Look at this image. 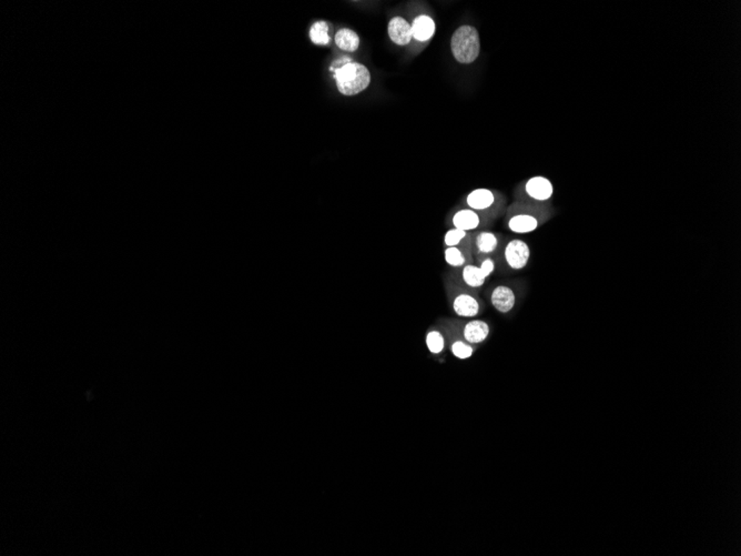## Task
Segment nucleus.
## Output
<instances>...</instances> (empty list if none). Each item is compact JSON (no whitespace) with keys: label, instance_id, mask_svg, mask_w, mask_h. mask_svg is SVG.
Listing matches in <instances>:
<instances>
[{"label":"nucleus","instance_id":"nucleus-1","mask_svg":"<svg viewBox=\"0 0 741 556\" xmlns=\"http://www.w3.org/2000/svg\"><path fill=\"white\" fill-rule=\"evenodd\" d=\"M444 287L452 310L459 318L473 319L484 310V302L482 301L479 294L473 289L466 287L457 274H446Z\"/></svg>","mask_w":741,"mask_h":556},{"label":"nucleus","instance_id":"nucleus-2","mask_svg":"<svg viewBox=\"0 0 741 556\" xmlns=\"http://www.w3.org/2000/svg\"><path fill=\"white\" fill-rule=\"evenodd\" d=\"M545 205L518 201L509 207L506 227L516 235L534 233L550 218Z\"/></svg>","mask_w":741,"mask_h":556},{"label":"nucleus","instance_id":"nucleus-3","mask_svg":"<svg viewBox=\"0 0 741 556\" xmlns=\"http://www.w3.org/2000/svg\"><path fill=\"white\" fill-rule=\"evenodd\" d=\"M451 50L459 64H473L481 53V39L477 29L470 25L457 28L452 36Z\"/></svg>","mask_w":741,"mask_h":556},{"label":"nucleus","instance_id":"nucleus-4","mask_svg":"<svg viewBox=\"0 0 741 556\" xmlns=\"http://www.w3.org/2000/svg\"><path fill=\"white\" fill-rule=\"evenodd\" d=\"M333 72L339 92L344 96H355L370 86V74L364 65L352 61Z\"/></svg>","mask_w":741,"mask_h":556},{"label":"nucleus","instance_id":"nucleus-5","mask_svg":"<svg viewBox=\"0 0 741 556\" xmlns=\"http://www.w3.org/2000/svg\"><path fill=\"white\" fill-rule=\"evenodd\" d=\"M531 246L522 239L509 240L502 250V260L511 271H520L529 266Z\"/></svg>","mask_w":741,"mask_h":556},{"label":"nucleus","instance_id":"nucleus-6","mask_svg":"<svg viewBox=\"0 0 741 556\" xmlns=\"http://www.w3.org/2000/svg\"><path fill=\"white\" fill-rule=\"evenodd\" d=\"M520 194L525 196L523 201L545 205L554 196V185L544 176H534L524 183Z\"/></svg>","mask_w":741,"mask_h":556},{"label":"nucleus","instance_id":"nucleus-7","mask_svg":"<svg viewBox=\"0 0 741 556\" xmlns=\"http://www.w3.org/2000/svg\"><path fill=\"white\" fill-rule=\"evenodd\" d=\"M441 328H442L443 332L445 333L446 344L454 357L459 360H468L474 355L475 346L463 339L462 335H459L457 331L453 320H445Z\"/></svg>","mask_w":741,"mask_h":556},{"label":"nucleus","instance_id":"nucleus-8","mask_svg":"<svg viewBox=\"0 0 741 556\" xmlns=\"http://www.w3.org/2000/svg\"><path fill=\"white\" fill-rule=\"evenodd\" d=\"M518 294L512 285L502 283L492 289L490 302L492 307L502 314H509L518 305Z\"/></svg>","mask_w":741,"mask_h":556},{"label":"nucleus","instance_id":"nucleus-9","mask_svg":"<svg viewBox=\"0 0 741 556\" xmlns=\"http://www.w3.org/2000/svg\"><path fill=\"white\" fill-rule=\"evenodd\" d=\"M453 322L459 335H462L463 339L472 346H479L490 337V324L483 320H470L466 322L453 320Z\"/></svg>","mask_w":741,"mask_h":556},{"label":"nucleus","instance_id":"nucleus-10","mask_svg":"<svg viewBox=\"0 0 741 556\" xmlns=\"http://www.w3.org/2000/svg\"><path fill=\"white\" fill-rule=\"evenodd\" d=\"M500 201H501V198L497 192L492 189H474L466 196L468 207L479 213L495 210Z\"/></svg>","mask_w":741,"mask_h":556},{"label":"nucleus","instance_id":"nucleus-11","mask_svg":"<svg viewBox=\"0 0 741 556\" xmlns=\"http://www.w3.org/2000/svg\"><path fill=\"white\" fill-rule=\"evenodd\" d=\"M501 238L492 231H481L476 233L473 240V252L479 259L491 257L500 249Z\"/></svg>","mask_w":741,"mask_h":556},{"label":"nucleus","instance_id":"nucleus-12","mask_svg":"<svg viewBox=\"0 0 741 556\" xmlns=\"http://www.w3.org/2000/svg\"><path fill=\"white\" fill-rule=\"evenodd\" d=\"M387 33L391 40L398 46H407L413 39L412 26L402 17H394L390 20Z\"/></svg>","mask_w":741,"mask_h":556},{"label":"nucleus","instance_id":"nucleus-13","mask_svg":"<svg viewBox=\"0 0 741 556\" xmlns=\"http://www.w3.org/2000/svg\"><path fill=\"white\" fill-rule=\"evenodd\" d=\"M481 213L472 210L470 208L461 209L454 213L452 217V224L457 229L463 230L465 233L479 229L482 226Z\"/></svg>","mask_w":741,"mask_h":556},{"label":"nucleus","instance_id":"nucleus-14","mask_svg":"<svg viewBox=\"0 0 741 556\" xmlns=\"http://www.w3.org/2000/svg\"><path fill=\"white\" fill-rule=\"evenodd\" d=\"M455 274L466 287L475 291L481 289L487 280L479 267L477 264H474V263L466 264V266L461 268L459 273Z\"/></svg>","mask_w":741,"mask_h":556},{"label":"nucleus","instance_id":"nucleus-15","mask_svg":"<svg viewBox=\"0 0 741 556\" xmlns=\"http://www.w3.org/2000/svg\"><path fill=\"white\" fill-rule=\"evenodd\" d=\"M411 26H412L413 38L420 42H427L434 36L435 31H436L434 19L427 15H420L416 17Z\"/></svg>","mask_w":741,"mask_h":556},{"label":"nucleus","instance_id":"nucleus-16","mask_svg":"<svg viewBox=\"0 0 741 556\" xmlns=\"http://www.w3.org/2000/svg\"><path fill=\"white\" fill-rule=\"evenodd\" d=\"M445 262L452 268L461 269L466 264L472 263V253L465 252L462 248L457 246H448L444 251Z\"/></svg>","mask_w":741,"mask_h":556},{"label":"nucleus","instance_id":"nucleus-17","mask_svg":"<svg viewBox=\"0 0 741 556\" xmlns=\"http://www.w3.org/2000/svg\"><path fill=\"white\" fill-rule=\"evenodd\" d=\"M334 40L335 44L340 49L350 51V53H353L360 46V38L357 36V33L348 28L339 31L335 35Z\"/></svg>","mask_w":741,"mask_h":556},{"label":"nucleus","instance_id":"nucleus-18","mask_svg":"<svg viewBox=\"0 0 741 556\" xmlns=\"http://www.w3.org/2000/svg\"><path fill=\"white\" fill-rule=\"evenodd\" d=\"M425 340L426 346L432 355H441L448 346L445 333L443 332L442 328H433L429 330Z\"/></svg>","mask_w":741,"mask_h":556},{"label":"nucleus","instance_id":"nucleus-19","mask_svg":"<svg viewBox=\"0 0 741 556\" xmlns=\"http://www.w3.org/2000/svg\"><path fill=\"white\" fill-rule=\"evenodd\" d=\"M310 38L313 44L327 46L330 42L329 26L325 22H318L311 27Z\"/></svg>","mask_w":741,"mask_h":556},{"label":"nucleus","instance_id":"nucleus-20","mask_svg":"<svg viewBox=\"0 0 741 556\" xmlns=\"http://www.w3.org/2000/svg\"><path fill=\"white\" fill-rule=\"evenodd\" d=\"M468 233L463 230L452 228L444 235V244L446 246H457L463 244V241L468 238Z\"/></svg>","mask_w":741,"mask_h":556},{"label":"nucleus","instance_id":"nucleus-21","mask_svg":"<svg viewBox=\"0 0 741 556\" xmlns=\"http://www.w3.org/2000/svg\"><path fill=\"white\" fill-rule=\"evenodd\" d=\"M479 269L482 272L484 273L485 277H490L491 274L494 273L496 269V263L492 257H485L479 259Z\"/></svg>","mask_w":741,"mask_h":556}]
</instances>
